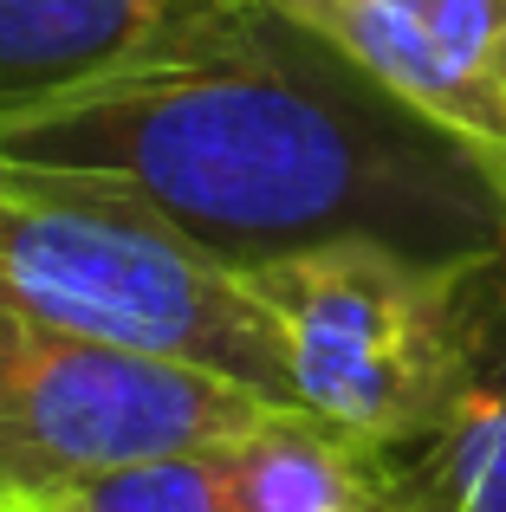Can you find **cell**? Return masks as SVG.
I'll return each mask as SVG.
<instances>
[{"label": "cell", "mask_w": 506, "mask_h": 512, "mask_svg": "<svg viewBox=\"0 0 506 512\" xmlns=\"http://www.w3.org/2000/svg\"><path fill=\"white\" fill-rule=\"evenodd\" d=\"M0 156L111 188L221 266L377 240L455 266L506 240V175L299 20L228 0L176 52L0 117Z\"/></svg>", "instance_id": "obj_1"}, {"label": "cell", "mask_w": 506, "mask_h": 512, "mask_svg": "<svg viewBox=\"0 0 506 512\" xmlns=\"http://www.w3.org/2000/svg\"><path fill=\"white\" fill-rule=\"evenodd\" d=\"M0 312L202 363L292 409V376L234 266L111 188L0 156Z\"/></svg>", "instance_id": "obj_2"}, {"label": "cell", "mask_w": 506, "mask_h": 512, "mask_svg": "<svg viewBox=\"0 0 506 512\" xmlns=\"http://www.w3.org/2000/svg\"><path fill=\"white\" fill-rule=\"evenodd\" d=\"M455 266L377 240L241 266L253 312L286 357L292 409L338 428L370 461L409 448L435 422L455 370Z\"/></svg>", "instance_id": "obj_3"}, {"label": "cell", "mask_w": 506, "mask_h": 512, "mask_svg": "<svg viewBox=\"0 0 506 512\" xmlns=\"http://www.w3.org/2000/svg\"><path fill=\"white\" fill-rule=\"evenodd\" d=\"M260 409L221 370L0 312V506H59L98 474L215 448Z\"/></svg>", "instance_id": "obj_4"}, {"label": "cell", "mask_w": 506, "mask_h": 512, "mask_svg": "<svg viewBox=\"0 0 506 512\" xmlns=\"http://www.w3.org/2000/svg\"><path fill=\"white\" fill-rule=\"evenodd\" d=\"M506 175V0H260Z\"/></svg>", "instance_id": "obj_5"}, {"label": "cell", "mask_w": 506, "mask_h": 512, "mask_svg": "<svg viewBox=\"0 0 506 512\" xmlns=\"http://www.w3.org/2000/svg\"><path fill=\"white\" fill-rule=\"evenodd\" d=\"M370 467L409 512H506V240L455 266V370L435 422Z\"/></svg>", "instance_id": "obj_6"}, {"label": "cell", "mask_w": 506, "mask_h": 512, "mask_svg": "<svg viewBox=\"0 0 506 512\" xmlns=\"http://www.w3.org/2000/svg\"><path fill=\"white\" fill-rule=\"evenodd\" d=\"M228 0H0V117L176 52Z\"/></svg>", "instance_id": "obj_7"}, {"label": "cell", "mask_w": 506, "mask_h": 512, "mask_svg": "<svg viewBox=\"0 0 506 512\" xmlns=\"http://www.w3.org/2000/svg\"><path fill=\"white\" fill-rule=\"evenodd\" d=\"M234 512H370L383 500L364 448L305 409H260L221 441Z\"/></svg>", "instance_id": "obj_8"}, {"label": "cell", "mask_w": 506, "mask_h": 512, "mask_svg": "<svg viewBox=\"0 0 506 512\" xmlns=\"http://www.w3.org/2000/svg\"><path fill=\"white\" fill-rule=\"evenodd\" d=\"M65 512H234L228 474H221V441L189 454H156V461L117 467L85 480L59 500Z\"/></svg>", "instance_id": "obj_9"}, {"label": "cell", "mask_w": 506, "mask_h": 512, "mask_svg": "<svg viewBox=\"0 0 506 512\" xmlns=\"http://www.w3.org/2000/svg\"><path fill=\"white\" fill-rule=\"evenodd\" d=\"M370 512H409V506H396V500H390V493H383V500H377V506H370Z\"/></svg>", "instance_id": "obj_10"}, {"label": "cell", "mask_w": 506, "mask_h": 512, "mask_svg": "<svg viewBox=\"0 0 506 512\" xmlns=\"http://www.w3.org/2000/svg\"><path fill=\"white\" fill-rule=\"evenodd\" d=\"M0 512H65V506H0Z\"/></svg>", "instance_id": "obj_11"}]
</instances>
